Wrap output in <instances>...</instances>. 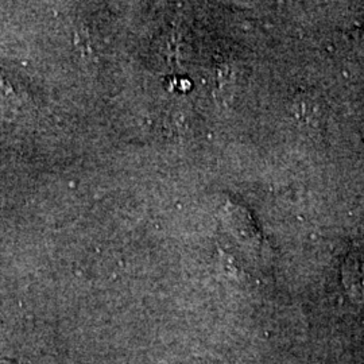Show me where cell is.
Masks as SVG:
<instances>
[{"instance_id":"obj_2","label":"cell","mask_w":364,"mask_h":364,"mask_svg":"<svg viewBox=\"0 0 364 364\" xmlns=\"http://www.w3.org/2000/svg\"><path fill=\"white\" fill-rule=\"evenodd\" d=\"M344 282L353 294H364V259L352 257L344 269Z\"/></svg>"},{"instance_id":"obj_4","label":"cell","mask_w":364,"mask_h":364,"mask_svg":"<svg viewBox=\"0 0 364 364\" xmlns=\"http://www.w3.org/2000/svg\"><path fill=\"white\" fill-rule=\"evenodd\" d=\"M363 136H364V130H363Z\"/></svg>"},{"instance_id":"obj_3","label":"cell","mask_w":364,"mask_h":364,"mask_svg":"<svg viewBox=\"0 0 364 364\" xmlns=\"http://www.w3.org/2000/svg\"><path fill=\"white\" fill-rule=\"evenodd\" d=\"M0 364H6V363H1V362H0Z\"/></svg>"},{"instance_id":"obj_1","label":"cell","mask_w":364,"mask_h":364,"mask_svg":"<svg viewBox=\"0 0 364 364\" xmlns=\"http://www.w3.org/2000/svg\"><path fill=\"white\" fill-rule=\"evenodd\" d=\"M293 112L299 122L302 123H314L320 120L323 108L318 100L309 95H299L293 103Z\"/></svg>"}]
</instances>
